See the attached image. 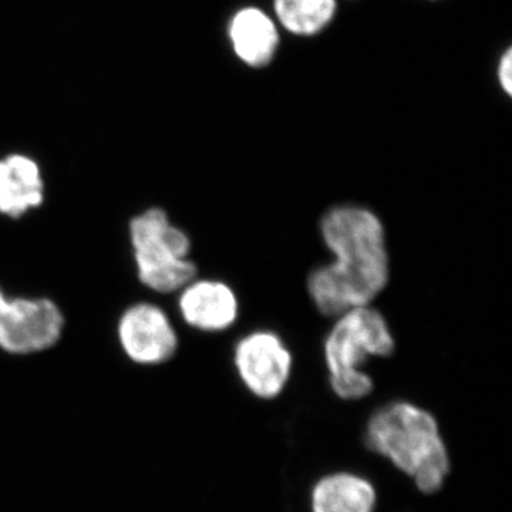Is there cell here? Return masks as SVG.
<instances>
[{
	"label": "cell",
	"mask_w": 512,
	"mask_h": 512,
	"mask_svg": "<svg viewBox=\"0 0 512 512\" xmlns=\"http://www.w3.org/2000/svg\"><path fill=\"white\" fill-rule=\"evenodd\" d=\"M367 450L389 461L424 495L443 490L451 458L436 417L417 404H384L367 420Z\"/></svg>",
	"instance_id": "2"
},
{
	"label": "cell",
	"mask_w": 512,
	"mask_h": 512,
	"mask_svg": "<svg viewBox=\"0 0 512 512\" xmlns=\"http://www.w3.org/2000/svg\"><path fill=\"white\" fill-rule=\"evenodd\" d=\"M497 79L501 89L508 97L512 96V49L508 47L501 55L497 67Z\"/></svg>",
	"instance_id": "13"
},
{
	"label": "cell",
	"mask_w": 512,
	"mask_h": 512,
	"mask_svg": "<svg viewBox=\"0 0 512 512\" xmlns=\"http://www.w3.org/2000/svg\"><path fill=\"white\" fill-rule=\"evenodd\" d=\"M45 201V181L35 158L13 153L0 158V214L20 218Z\"/></svg>",
	"instance_id": "10"
},
{
	"label": "cell",
	"mask_w": 512,
	"mask_h": 512,
	"mask_svg": "<svg viewBox=\"0 0 512 512\" xmlns=\"http://www.w3.org/2000/svg\"><path fill=\"white\" fill-rule=\"evenodd\" d=\"M336 0H274L276 23L291 35H319L335 19Z\"/></svg>",
	"instance_id": "12"
},
{
	"label": "cell",
	"mask_w": 512,
	"mask_h": 512,
	"mask_svg": "<svg viewBox=\"0 0 512 512\" xmlns=\"http://www.w3.org/2000/svg\"><path fill=\"white\" fill-rule=\"evenodd\" d=\"M234 366L242 384L258 399L281 396L291 379L293 359L281 336L271 330H255L239 339Z\"/></svg>",
	"instance_id": "6"
},
{
	"label": "cell",
	"mask_w": 512,
	"mask_h": 512,
	"mask_svg": "<svg viewBox=\"0 0 512 512\" xmlns=\"http://www.w3.org/2000/svg\"><path fill=\"white\" fill-rule=\"evenodd\" d=\"M323 345L330 387L342 400L355 402L369 396L375 382L363 372L370 357L392 355L396 342L386 318L372 306H359L336 316Z\"/></svg>",
	"instance_id": "3"
},
{
	"label": "cell",
	"mask_w": 512,
	"mask_h": 512,
	"mask_svg": "<svg viewBox=\"0 0 512 512\" xmlns=\"http://www.w3.org/2000/svg\"><path fill=\"white\" fill-rule=\"evenodd\" d=\"M232 52L245 66L264 69L274 62L281 33L276 20L265 10L247 6L237 10L228 23Z\"/></svg>",
	"instance_id": "9"
},
{
	"label": "cell",
	"mask_w": 512,
	"mask_h": 512,
	"mask_svg": "<svg viewBox=\"0 0 512 512\" xmlns=\"http://www.w3.org/2000/svg\"><path fill=\"white\" fill-rule=\"evenodd\" d=\"M178 309L191 328L222 332L237 322L239 302L237 293L224 282L194 279L181 289Z\"/></svg>",
	"instance_id": "8"
},
{
	"label": "cell",
	"mask_w": 512,
	"mask_h": 512,
	"mask_svg": "<svg viewBox=\"0 0 512 512\" xmlns=\"http://www.w3.org/2000/svg\"><path fill=\"white\" fill-rule=\"evenodd\" d=\"M320 234L335 259L308 278V292L318 311L339 316L370 305L389 284L383 222L365 207L340 205L323 215Z\"/></svg>",
	"instance_id": "1"
},
{
	"label": "cell",
	"mask_w": 512,
	"mask_h": 512,
	"mask_svg": "<svg viewBox=\"0 0 512 512\" xmlns=\"http://www.w3.org/2000/svg\"><path fill=\"white\" fill-rule=\"evenodd\" d=\"M121 349L131 362L154 366L168 362L178 336L167 313L153 303H136L124 311L117 326Z\"/></svg>",
	"instance_id": "7"
},
{
	"label": "cell",
	"mask_w": 512,
	"mask_h": 512,
	"mask_svg": "<svg viewBox=\"0 0 512 512\" xmlns=\"http://www.w3.org/2000/svg\"><path fill=\"white\" fill-rule=\"evenodd\" d=\"M64 316L47 298H8L0 288V349L12 355H32L57 345Z\"/></svg>",
	"instance_id": "5"
},
{
	"label": "cell",
	"mask_w": 512,
	"mask_h": 512,
	"mask_svg": "<svg viewBox=\"0 0 512 512\" xmlns=\"http://www.w3.org/2000/svg\"><path fill=\"white\" fill-rule=\"evenodd\" d=\"M131 248L141 284L157 293L181 291L194 281L191 239L161 208H150L130 221Z\"/></svg>",
	"instance_id": "4"
},
{
	"label": "cell",
	"mask_w": 512,
	"mask_h": 512,
	"mask_svg": "<svg viewBox=\"0 0 512 512\" xmlns=\"http://www.w3.org/2000/svg\"><path fill=\"white\" fill-rule=\"evenodd\" d=\"M312 512H375V484L353 471H335L313 484Z\"/></svg>",
	"instance_id": "11"
}]
</instances>
